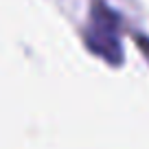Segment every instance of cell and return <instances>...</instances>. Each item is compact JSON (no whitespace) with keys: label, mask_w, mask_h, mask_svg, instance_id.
<instances>
[{"label":"cell","mask_w":149,"mask_h":149,"mask_svg":"<svg viewBox=\"0 0 149 149\" xmlns=\"http://www.w3.org/2000/svg\"><path fill=\"white\" fill-rule=\"evenodd\" d=\"M88 46L103 59L118 64L121 59V44L116 37V22L107 11L97 9L92 18V31L88 33Z\"/></svg>","instance_id":"1"}]
</instances>
